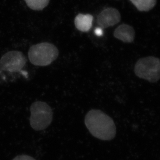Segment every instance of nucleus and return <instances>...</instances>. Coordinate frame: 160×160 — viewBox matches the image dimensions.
<instances>
[{
	"label": "nucleus",
	"instance_id": "1",
	"mask_svg": "<svg viewBox=\"0 0 160 160\" xmlns=\"http://www.w3.org/2000/svg\"><path fill=\"white\" fill-rule=\"evenodd\" d=\"M84 122L89 132L96 138L109 141L116 137L117 128L113 120L100 110L88 111Z\"/></svg>",
	"mask_w": 160,
	"mask_h": 160
},
{
	"label": "nucleus",
	"instance_id": "10",
	"mask_svg": "<svg viewBox=\"0 0 160 160\" xmlns=\"http://www.w3.org/2000/svg\"><path fill=\"white\" fill-rule=\"evenodd\" d=\"M28 7L34 11H41L48 6L50 0H24Z\"/></svg>",
	"mask_w": 160,
	"mask_h": 160
},
{
	"label": "nucleus",
	"instance_id": "6",
	"mask_svg": "<svg viewBox=\"0 0 160 160\" xmlns=\"http://www.w3.org/2000/svg\"><path fill=\"white\" fill-rule=\"evenodd\" d=\"M121 15L118 9L109 8L103 9L99 14L97 22L100 28L106 29L117 25L121 21Z\"/></svg>",
	"mask_w": 160,
	"mask_h": 160
},
{
	"label": "nucleus",
	"instance_id": "12",
	"mask_svg": "<svg viewBox=\"0 0 160 160\" xmlns=\"http://www.w3.org/2000/svg\"><path fill=\"white\" fill-rule=\"evenodd\" d=\"M95 33L97 36H101L103 34V30L101 28H97L95 30Z\"/></svg>",
	"mask_w": 160,
	"mask_h": 160
},
{
	"label": "nucleus",
	"instance_id": "3",
	"mask_svg": "<svg viewBox=\"0 0 160 160\" xmlns=\"http://www.w3.org/2000/svg\"><path fill=\"white\" fill-rule=\"evenodd\" d=\"M134 71L139 78L156 83L160 80V59L154 56L140 58L136 62Z\"/></svg>",
	"mask_w": 160,
	"mask_h": 160
},
{
	"label": "nucleus",
	"instance_id": "4",
	"mask_svg": "<svg viewBox=\"0 0 160 160\" xmlns=\"http://www.w3.org/2000/svg\"><path fill=\"white\" fill-rule=\"evenodd\" d=\"M31 116L30 124L35 131L46 129L51 124L52 120V109L45 102L37 101L30 107Z\"/></svg>",
	"mask_w": 160,
	"mask_h": 160
},
{
	"label": "nucleus",
	"instance_id": "9",
	"mask_svg": "<svg viewBox=\"0 0 160 160\" xmlns=\"http://www.w3.org/2000/svg\"><path fill=\"white\" fill-rule=\"evenodd\" d=\"M140 12H148L154 8L157 0H129Z\"/></svg>",
	"mask_w": 160,
	"mask_h": 160
},
{
	"label": "nucleus",
	"instance_id": "2",
	"mask_svg": "<svg viewBox=\"0 0 160 160\" xmlns=\"http://www.w3.org/2000/svg\"><path fill=\"white\" fill-rule=\"evenodd\" d=\"M58 55L57 47L48 42L33 45L28 52L30 62L37 66H47L55 61Z\"/></svg>",
	"mask_w": 160,
	"mask_h": 160
},
{
	"label": "nucleus",
	"instance_id": "7",
	"mask_svg": "<svg viewBox=\"0 0 160 160\" xmlns=\"http://www.w3.org/2000/svg\"><path fill=\"white\" fill-rule=\"evenodd\" d=\"M113 36L124 43H132L135 38V32L132 27L123 23L116 28Z\"/></svg>",
	"mask_w": 160,
	"mask_h": 160
},
{
	"label": "nucleus",
	"instance_id": "5",
	"mask_svg": "<svg viewBox=\"0 0 160 160\" xmlns=\"http://www.w3.org/2000/svg\"><path fill=\"white\" fill-rule=\"evenodd\" d=\"M26 63V57L22 52L9 51L0 59V69L10 72H20Z\"/></svg>",
	"mask_w": 160,
	"mask_h": 160
},
{
	"label": "nucleus",
	"instance_id": "11",
	"mask_svg": "<svg viewBox=\"0 0 160 160\" xmlns=\"http://www.w3.org/2000/svg\"><path fill=\"white\" fill-rule=\"evenodd\" d=\"M12 160H36L33 158L27 155H19L17 156Z\"/></svg>",
	"mask_w": 160,
	"mask_h": 160
},
{
	"label": "nucleus",
	"instance_id": "8",
	"mask_svg": "<svg viewBox=\"0 0 160 160\" xmlns=\"http://www.w3.org/2000/svg\"><path fill=\"white\" fill-rule=\"evenodd\" d=\"M93 16L90 14H79L74 19L76 28L82 32H88L92 28Z\"/></svg>",
	"mask_w": 160,
	"mask_h": 160
}]
</instances>
